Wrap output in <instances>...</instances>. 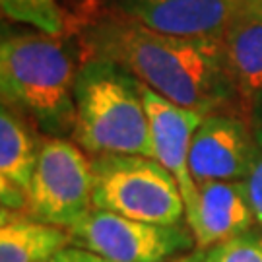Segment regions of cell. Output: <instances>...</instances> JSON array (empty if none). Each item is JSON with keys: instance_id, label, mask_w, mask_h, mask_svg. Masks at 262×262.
Returning <instances> with one entry per match:
<instances>
[{"instance_id": "18", "label": "cell", "mask_w": 262, "mask_h": 262, "mask_svg": "<svg viewBox=\"0 0 262 262\" xmlns=\"http://www.w3.org/2000/svg\"><path fill=\"white\" fill-rule=\"evenodd\" d=\"M49 262H88L84 256V251L82 249H78V247H66L64 251H60V253L53 256Z\"/></svg>"}, {"instance_id": "9", "label": "cell", "mask_w": 262, "mask_h": 262, "mask_svg": "<svg viewBox=\"0 0 262 262\" xmlns=\"http://www.w3.org/2000/svg\"><path fill=\"white\" fill-rule=\"evenodd\" d=\"M142 92L150 119L154 159H158L175 177L185 200L187 217H190L198 198V185L190 175V165H188L190 142L206 115L171 103L161 95L154 94L146 85H142Z\"/></svg>"}, {"instance_id": "1", "label": "cell", "mask_w": 262, "mask_h": 262, "mask_svg": "<svg viewBox=\"0 0 262 262\" xmlns=\"http://www.w3.org/2000/svg\"><path fill=\"white\" fill-rule=\"evenodd\" d=\"M92 56L126 68L142 85L200 115L239 97L222 39L159 33L126 18H107L84 33Z\"/></svg>"}, {"instance_id": "13", "label": "cell", "mask_w": 262, "mask_h": 262, "mask_svg": "<svg viewBox=\"0 0 262 262\" xmlns=\"http://www.w3.org/2000/svg\"><path fill=\"white\" fill-rule=\"evenodd\" d=\"M72 243L64 227L43 224L31 215L2 208L0 262H49Z\"/></svg>"}, {"instance_id": "12", "label": "cell", "mask_w": 262, "mask_h": 262, "mask_svg": "<svg viewBox=\"0 0 262 262\" xmlns=\"http://www.w3.org/2000/svg\"><path fill=\"white\" fill-rule=\"evenodd\" d=\"M222 41L239 99L247 107L262 95V14L245 4Z\"/></svg>"}, {"instance_id": "8", "label": "cell", "mask_w": 262, "mask_h": 262, "mask_svg": "<svg viewBox=\"0 0 262 262\" xmlns=\"http://www.w3.org/2000/svg\"><path fill=\"white\" fill-rule=\"evenodd\" d=\"M122 18L181 37L224 39L245 0H115Z\"/></svg>"}, {"instance_id": "4", "label": "cell", "mask_w": 262, "mask_h": 262, "mask_svg": "<svg viewBox=\"0 0 262 262\" xmlns=\"http://www.w3.org/2000/svg\"><path fill=\"white\" fill-rule=\"evenodd\" d=\"M94 208L156 225H179L185 200L158 159L132 154L92 156Z\"/></svg>"}, {"instance_id": "10", "label": "cell", "mask_w": 262, "mask_h": 262, "mask_svg": "<svg viewBox=\"0 0 262 262\" xmlns=\"http://www.w3.org/2000/svg\"><path fill=\"white\" fill-rule=\"evenodd\" d=\"M198 249H212L247 233L254 220L245 181H210L198 185L196 206L187 217Z\"/></svg>"}, {"instance_id": "7", "label": "cell", "mask_w": 262, "mask_h": 262, "mask_svg": "<svg viewBox=\"0 0 262 262\" xmlns=\"http://www.w3.org/2000/svg\"><path fill=\"white\" fill-rule=\"evenodd\" d=\"M190 175L196 185L210 181H247L254 165V138L249 121L212 113L190 142Z\"/></svg>"}, {"instance_id": "16", "label": "cell", "mask_w": 262, "mask_h": 262, "mask_svg": "<svg viewBox=\"0 0 262 262\" xmlns=\"http://www.w3.org/2000/svg\"><path fill=\"white\" fill-rule=\"evenodd\" d=\"M206 262H262V237L247 231L208 249Z\"/></svg>"}, {"instance_id": "3", "label": "cell", "mask_w": 262, "mask_h": 262, "mask_svg": "<svg viewBox=\"0 0 262 262\" xmlns=\"http://www.w3.org/2000/svg\"><path fill=\"white\" fill-rule=\"evenodd\" d=\"M72 138L92 156L132 154L154 158L142 84L121 64L90 56L74 80Z\"/></svg>"}, {"instance_id": "14", "label": "cell", "mask_w": 262, "mask_h": 262, "mask_svg": "<svg viewBox=\"0 0 262 262\" xmlns=\"http://www.w3.org/2000/svg\"><path fill=\"white\" fill-rule=\"evenodd\" d=\"M2 14L28 24L47 35L58 37L64 31V16L56 0H0Z\"/></svg>"}, {"instance_id": "5", "label": "cell", "mask_w": 262, "mask_h": 262, "mask_svg": "<svg viewBox=\"0 0 262 262\" xmlns=\"http://www.w3.org/2000/svg\"><path fill=\"white\" fill-rule=\"evenodd\" d=\"M92 159L78 144L45 136L28 190L26 214L56 227L72 225L94 208Z\"/></svg>"}, {"instance_id": "15", "label": "cell", "mask_w": 262, "mask_h": 262, "mask_svg": "<svg viewBox=\"0 0 262 262\" xmlns=\"http://www.w3.org/2000/svg\"><path fill=\"white\" fill-rule=\"evenodd\" d=\"M245 113L254 138V165L249 179L245 181V187L251 200L254 220L262 225V95L254 97L245 107Z\"/></svg>"}, {"instance_id": "6", "label": "cell", "mask_w": 262, "mask_h": 262, "mask_svg": "<svg viewBox=\"0 0 262 262\" xmlns=\"http://www.w3.org/2000/svg\"><path fill=\"white\" fill-rule=\"evenodd\" d=\"M72 245L111 262H161L190 251L196 241L183 225L136 222L92 208L72 227Z\"/></svg>"}, {"instance_id": "19", "label": "cell", "mask_w": 262, "mask_h": 262, "mask_svg": "<svg viewBox=\"0 0 262 262\" xmlns=\"http://www.w3.org/2000/svg\"><path fill=\"white\" fill-rule=\"evenodd\" d=\"M245 4H247L249 8H253L262 14V0H245Z\"/></svg>"}, {"instance_id": "11", "label": "cell", "mask_w": 262, "mask_h": 262, "mask_svg": "<svg viewBox=\"0 0 262 262\" xmlns=\"http://www.w3.org/2000/svg\"><path fill=\"white\" fill-rule=\"evenodd\" d=\"M41 140L28 119L2 105L0 111V198L2 208L24 212L37 165Z\"/></svg>"}, {"instance_id": "2", "label": "cell", "mask_w": 262, "mask_h": 262, "mask_svg": "<svg viewBox=\"0 0 262 262\" xmlns=\"http://www.w3.org/2000/svg\"><path fill=\"white\" fill-rule=\"evenodd\" d=\"M76 70L72 55L55 35L14 33L0 43L2 105L18 111L45 136L74 132Z\"/></svg>"}, {"instance_id": "17", "label": "cell", "mask_w": 262, "mask_h": 262, "mask_svg": "<svg viewBox=\"0 0 262 262\" xmlns=\"http://www.w3.org/2000/svg\"><path fill=\"white\" fill-rule=\"evenodd\" d=\"M84 256L88 262H111V260H105L101 256H95V254L88 253L84 251ZM161 262H206V251L204 249H198L194 253L185 254V256H179V258H171V260H161Z\"/></svg>"}]
</instances>
